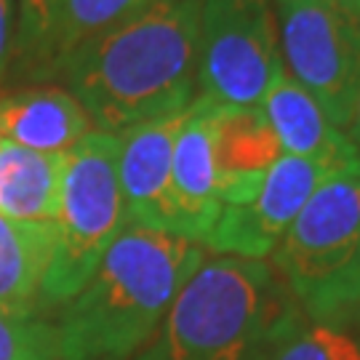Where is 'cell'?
<instances>
[{
    "instance_id": "obj_11",
    "label": "cell",
    "mask_w": 360,
    "mask_h": 360,
    "mask_svg": "<svg viewBox=\"0 0 360 360\" xmlns=\"http://www.w3.org/2000/svg\"><path fill=\"white\" fill-rule=\"evenodd\" d=\"M214 117V163L221 206H243L264 184L270 168L283 155L262 107H217Z\"/></svg>"
},
{
    "instance_id": "obj_18",
    "label": "cell",
    "mask_w": 360,
    "mask_h": 360,
    "mask_svg": "<svg viewBox=\"0 0 360 360\" xmlns=\"http://www.w3.org/2000/svg\"><path fill=\"white\" fill-rule=\"evenodd\" d=\"M0 360H56V331L46 312L0 307Z\"/></svg>"
},
{
    "instance_id": "obj_14",
    "label": "cell",
    "mask_w": 360,
    "mask_h": 360,
    "mask_svg": "<svg viewBox=\"0 0 360 360\" xmlns=\"http://www.w3.org/2000/svg\"><path fill=\"white\" fill-rule=\"evenodd\" d=\"M91 131L86 110L67 89L30 86L0 96V142L38 153H70Z\"/></svg>"
},
{
    "instance_id": "obj_9",
    "label": "cell",
    "mask_w": 360,
    "mask_h": 360,
    "mask_svg": "<svg viewBox=\"0 0 360 360\" xmlns=\"http://www.w3.org/2000/svg\"><path fill=\"white\" fill-rule=\"evenodd\" d=\"M187 110L115 134L117 179L129 227L179 235V217L174 203V144Z\"/></svg>"
},
{
    "instance_id": "obj_17",
    "label": "cell",
    "mask_w": 360,
    "mask_h": 360,
    "mask_svg": "<svg viewBox=\"0 0 360 360\" xmlns=\"http://www.w3.org/2000/svg\"><path fill=\"white\" fill-rule=\"evenodd\" d=\"M270 360H360V315L312 321L299 309L275 342Z\"/></svg>"
},
{
    "instance_id": "obj_3",
    "label": "cell",
    "mask_w": 360,
    "mask_h": 360,
    "mask_svg": "<svg viewBox=\"0 0 360 360\" xmlns=\"http://www.w3.org/2000/svg\"><path fill=\"white\" fill-rule=\"evenodd\" d=\"M296 312L267 259L206 257L134 360H270Z\"/></svg>"
},
{
    "instance_id": "obj_21",
    "label": "cell",
    "mask_w": 360,
    "mask_h": 360,
    "mask_svg": "<svg viewBox=\"0 0 360 360\" xmlns=\"http://www.w3.org/2000/svg\"><path fill=\"white\" fill-rule=\"evenodd\" d=\"M347 136H349V142H352V147H355L360 155V86H358V91H355V99H352V115H349Z\"/></svg>"
},
{
    "instance_id": "obj_7",
    "label": "cell",
    "mask_w": 360,
    "mask_h": 360,
    "mask_svg": "<svg viewBox=\"0 0 360 360\" xmlns=\"http://www.w3.org/2000/svg\"><path fill=\"white\" fill-rule=\"evenodd\" d=\"M281 53L336 129L347 131L360 86V11L352 0H281Z\"/></svg>"
},
{
    "instance_id": "obj_22",
    "label": "cell",
    "mask_w": 360,
    "mask_h": 360,
    "mask_svg": "<svg viewBox=\"0 0 360 360\" xmlns=\"http://www.w3.org/2000/svg\"><path fill=\"white\" fill-rule=\"evenodd\" d=\"M352 3H355V8H358V11H360V0H352Z\"/></svg>"
},
{
    "instance_id": "obj_19",
    "label": "cell",
    "mask_w": 360,
    "mask_h": 360,
    "mask_svg": "<svg viewBox=\"0 0 360 360\" xmlns=\"http://www.w3.org/2000/svg\"><path fill=\"white\" fill-rule=\"evenodd\" d=\"M53 0H16V49H13V59L38 40L40 30L46 25V16L51 11ZM11 59V62H13Z\"/></svg>"
},
{
    "instance_id": "obj_12",
    "label": "cell",
    "mask_w": 360,
    "mask_h": 360,
    "mask_svg": "<svg viewBox=\"0 0 360 360\" xmlns=\"http://www.w3.org/2000/svg\"><path fill=\"white\" fill-rule=\"evenodd\" d=\"M174 203L181 238L206 243L224 206L217 193L211 102L200 96L190 104L174 144Z\"/></svg>"
},
{
    "instance_id": "obj_20",
    "label": "cell",
    "mask_w": 360,
    "mask_h": 360,
    "mask_svg": "<svg viewBox=\"0 0 360 360\" xmlns=\"http://www.w3.org/2000/svg\"><path fill=\"white\" fill-rule=\"evenodd\" d=\"M16 0H0V80L8 75L16 49Z\"/></svg>"
},
{
    "instance_id": "obj_2",
    "label": "cell",
    "mask_w": 360,
    "mask_h": 360,
    "mask_svg": "<svg viewBox=\"0 0 360 360\" xmlns=\"http://www.w3.org/2000/svg\"><path fill=\"white\" fill-rule=\"evenodd\" d=\"M206 248L174 232L126 227L53 321L56 360H134L150 342Z\"/></svg>"
},
{
    "instance_id": "obj_15",
    "label": "cell",
    "mask_w": 360,
    "mask_h": 360,
    "mask_svg": "<svg viewBox=\"0 0 360 360\" xmlns=\"http://www.w3.org/2000/svg\"><path fill=\"white\" fill-rule=\"evenodd\" d=\"M65 168L67 153H38L0 142V214L22 221H53Z\"/></svg>"
},
{
    "instance_id": "obj_5",
    "label": "cell",
    "mask_w": 360,
    "mask_h": 360,
    "mask_svg": "<svg viewBox=\"0 0 360 360\" xmlns=\"http://www.w3.org/2000/svg\"><path fill=\"white\" fill-rule=\"evenodd\" d=\"M56 243L43 278L40 304L62 307L86 285L110 245L129 227L117 179V136L91 131L67 153Z\"/></svg>"
},
{
    "instance_id": "obj_4",
    "label": "cell",
    "mask_w": 360,
    "mask_h": 360,
    "mask_svg": "<svg viewBox=\"0 0 360 360\" xmlns=\"http://www.w3.org/2000/svg\"><path fill=\"white\" fill-rule=\"evenodd\" d=\"M270 257L307 318L360 315V176L326 181Z\"/></svg>"
},
{
    "instance_id": "obj_6",
    "label": "cell",
    "mask_w": 360,
    "mask_h": 360,
    "mask_svg": "<svg viewBox=\"0 0 360 360\" xmlns=\"http://www.w3.org/2000/svg\"><path fill=\"white\" fill-rule=\"evenodd\" d=\"M281 72V30L267 0L200 3V99L217 107H262Z\"/></svg>"
},
{
    "instance_id": "obj_10",
    "label": "cell",
    "mask_w": 360,
    "mask_h": 360,
    "mask_svg": "<svg viewBox=\"0 0 360 360\" xmlns=\"http://www.w3.org/2000/svg\"><path fill=\"white\" fill-rule=\"evenodd\" d=\"M155 0H53L38 40L11 62V72L35 86L53 83L91 40L129 22Z\"/></svg>"
},
{
    "instance_id": "obj_13",
    "label": "cell",
    "mask_w": 360,
    "mask_h": 360,
    "mask_svg": "<svg viewBox=\"0 0 360 360\" xmlns=\"http://www.w3.org/2000/svg\"><path fill=\"white\" fill-rule=\"evenodd\" d=\"M262 110L270 120L283 155L328 160L349 176H360V155L349 136L336 129L321 104L312 99V94L302 89L285 72V67L267 91Z\"/></svg>"
},
{
    "instance_id": "obj_8",
    "label": "cell",
    "mask_w": 360,
    "mask_h": 360,
    "mask_svg": "<svg viewBox=\"0 0 360 360\" xmlns=\"http://www.w3.org/2000/svg\"><path fill=\"white\" fill-rule=\"evenodd\" d=\"M336 176L349 174L328 160L281 155L248 203L221 208L203 248L230 257L267 259L302 214V208L309 203V198Z\"/></svg>"
},
{
    "instance_id": "obj_1",
    "label": "cell",
    "mask_w": 360,
    "mask_h": 360,
    "mask_svg": "<svg viewBox=\"0 0 360 360\" xmlns=\"http://www.w3.org/2000/svg\"><path fill=\"white\" fill-rule=\"evenodd\" d=\"M203 0H155L91 40L62 67V80L94 131L120 134L187 110L198 83Z\"/></svg>"
},
{
    "instance_id": "obj_16",
    "label": "cell",
    "mask_w": 360,
    "mask_h": 360,
    "mask_svg": "<svg viewBox=\"0 0 360 360\" xmlns=\"http://www.w3.org/2000/svg\"><path fill=\"white\" fill-rule=\"evenodd\" d=\"M56 243L53 221H22L0 214V307L46 312L40 288Z\"/></svg>"
}]
</instances>
